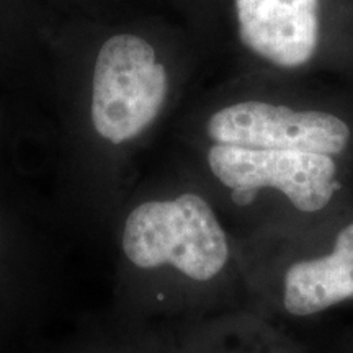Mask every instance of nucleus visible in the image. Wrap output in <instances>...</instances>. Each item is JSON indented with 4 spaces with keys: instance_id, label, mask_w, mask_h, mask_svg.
Instances as JSON below:
<instances>
[{
    "instance_id": "obj_4",
    "label": "nucleus",
    "mask_w": 353,
    "mask_h": 353,
    "mask_svg": "<svg viewBox=\"0 0 353 353\" xmlns=\"http://www.w3.org/2000/svg\"><path fill=\"white\" fill-rule=\"evenodd\" d=\"M216 144L337 156L350 143V128L332 113L296 112L267 101H242L216 112L208 121Z\"/></svg>"
},
{
    "instance_id": "obj_1",
    "label": "nucleus",
    "mask_w": 353,
    "mask_h": 353,
    "mask_svg": "<svg viewBox=\"0 0 353 353\" xmlns=\"http://www.w3.org/2000/svg\"><path fill=\"white\" fill-rule=\"evenodd\" d=\"M123 250L136 267L172 265L196 281L214 278L229 257L218 218L195 193L138 206L126 219Z\"/></svg>"
},
{
    "instance_id": "obj_5",
    "label": "nucleus",
    "mask_w": 353,
    "mask_h": 353,
    "mask_svg": "<svg viewBox=\"0 0 353 353\" xmlns=\"http://www.w3.org/2000/svg\"><path fill=\"white\" fill-rule=\"evenodd\" d=\"M247 50L278 68H301L316 54L319 0H236Z\"/></svg>"
},
{
    "instance_id": "obj_3",
    "label": "nucleus",
    "mask_w": 353,
    "mask_h": 353,
    "mask_svg": "<svg viewBox=\"0 0 353 353\" xmlns=\"http://www.w3.org/2000/svg\"><path fill=\"white\" fill-rule=\"evenodd\" d=\"M208 164L241 206L250 205L260 188H275L296 210L314 213L327 206L335 190L337 165L325 154L214 144Z\"/></svg>"
},
{
    "instance_id": "obj_6",
    "label": "nucleus",
    "mask_w": 353,
    "mask_h": 353,
    "mask_svg": "<svg viewBox=\"0 0 353 353\" xmlns=\"http://www.w3.org/2000/svg\"><path fill=\"white\" fill-rule=\"evenodd\" d=\"M353 299V223L339 232L329 255L298 262L285 275L283 303L294 316L317 314Z\"/></svg>"
},
{
    "instance_id": "obj_2",
    "label": "nucleus",
    "mask_w": 353,
    "mask_h": 353,
    "mask_svg": "<svg viewBox=\"0 0 353 353\" xmlns=\"http://www.w3.org/2000/svg\"><path fill=\"white\" fill-rule=\"evenodd\" d=\"M167 72L156 51L134 34H118L101 46L95 63L92 121L101 138L125 143L143 132L167 97Z\"/></svg>"
}]
</instances>
